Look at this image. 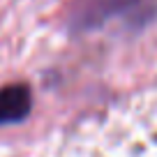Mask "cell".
<instances>
[{"instance_id": "cell-1", "label": "cell", "mask_w": 157, "mask_h": 157, "mask_svg": "<svg viewBox=\"0 0 157 157\" xmlns=\"http://www.w3.org/2000/svg\"><path fill=\"white\" fill-rule=\"evenodd\" d=\"M155 14L150 0H88L76 12V28H97L111 19H127L134 25H143Z\"/></svg>"}, {"instance_id": "cell-2", "label": "cell", "mask_w": 157, "mask_h": 157, "mask_svg": "<svg viewBox=\"0 0 157 157\" xmlns=\"http://www.w3.org/2000/svg\"><path fill=\"white\" fill-rule=\"evenodd\" d=\"M33 111V93L25 83H7L0 88V125L21 123Z\"/></svg>"}]
</instances>
